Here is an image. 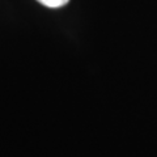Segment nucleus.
Masks as SVG:
<instances>
[{
    "instance_id": "f257e3e1",
    "label": "nucleus",
    "mask_w": 157,
    "mask_h": 157,
    "mask_svg": "<svg viewBox=\"0 0 157 157\" xmlns=\"http://www.w3.org/2000/svg\"><path fill=\"white\" fill-rule=\"evenodd\" d=\"M42 6L48 7V8H60L70 2V0H37Z\"/></svg>"
}]
</instances>
